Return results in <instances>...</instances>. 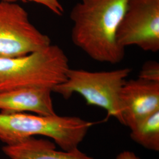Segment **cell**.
Wrapping results in <instances>:
<instances>
[{
    "instance_id": "6da1fadb",
    "label": "cell",
    "mask_w": 159,
    "mask_h": 159,
    "mask_svg": "<svg viewBox=\"0 0 159 159\" xmlns=\"http://www.w3.org/2000/svg\"><path fill=\"white\" fill-rule=\"evenodd\" d=\"M130 0H81L70 17L74 45L93 60L116 64L125 56L116 34Z\"/></svg>"
},
{
    "instance_id": "7a4b0ae2",
    "label": "cell",
    "mask_w": 159,
    "mask_h": 159,
    "mask_svg": "<svg viewBox=\"0 0 159 159\" xmlns=\"http://www.w3.org/2000/svg\"><path fill=\"white\" fill-rule=\"evenodd\" d=\"M70 68L68 58L57 45L29 54L0 58V92L21 88L52 89L63 83Z\"/></svg>"
},
{
    "instance_id": "3957f363",
    "label": "cell",
    "mask_w": 159,
    "mask_h": 159,
    "mask_svg": "<svg viewBox=\"0 0 159 159\" xmlns=\"http://www.w3.org/2000/svg\"><path fill=\"white\" fill-rule=\"evenodd\" d=\"M93 123L76 116L0 113V140L6 145L33 136L52 139L63 150L78 148Z\"/></svg>"
},
{
    "instance_id": "277c9868",
    "label": "cell",
    "mask_w": 159,
    "mask_h": 159,
    "mask_svg": "<svg viewBox=\"0 0 159 159\" xmlns=\"http://www.w3.org/2000/svg\"><path fill=\"white\" fill-rule=\"evenodd\" d=\"M131 69L128 67L107 71H89L69 68L66 80L56 86L52 91L68 100L74 93L83 97L87 104L106 110L123 123L120 93Z\"/></svg>"
},
{
    "instance_id": "5b68a950",
    "label": "cell",
    "mask_w": 159,
    "mask_h": 159,
    "mask_svg": "<svg viewBox=\"0 0 159 159\" xmlns=\"http://www.w3.org/2000/svg\"><path fill=\"white\" fill-rule=\"evenodd\" d=\"M50 44L49 37L30 22L22 7L0 1V58L23 56Z\"/></svg>"
},
{
    "instance_id": "8992f818",
    "label": "cell",
    "mask_w": 159,
    "mask_h": 159,
    "mask_svg": "<svg viewBox=\"0 0 159 159\" xmlns=\"http://www.w3.org/2000/svg\"><path fill=\"white\" fill-rule=\"evenodd\" d=\"M121 48L159 50V0H130L116 34Z\"/></svg>"
},
{
    "instance_id": "52a82bcc",
    "label": "cell",
    "mask_w": 159,
    "mask_h": 159,
    "mask_svg": "<svg viewBox=\"0 0 159 159\" xmlns=\"http://www.w3.org/2000/svg\"><path fill=\"white\" fill-rule=\"evenodd\" d=\"M123 123L130 129L159 110V83L137 78L125 81L120 93Z\"/></svg>"
},
{
    "instance_id": "ba28073f",
    "label": "cell",
    "mask_w": 159,
    "mask_h": 159,
    "mask_svg": "<svg viewBox=\"0 0 159 159\" xmlns=\"http://www.w3.org/2000/svg\"><path fill=\"white\" fill-rule=\"evenodd\" d=\"M51 89L47 88H21L0 92V110L2 113L25 111L39 115L55 114Z\"/></svg>"
},
{
    "instance_id": "9c48e42d",
    "label": "cell",
    "mask_w": 159,
    "mask_h": 159,
    "mask_svg": "<svg viewBox=\"0 0 159 159\" xmlns=\"http://www.w3.org/2000/svg\"><path fill=\"white\" fill-rule=\"evenodd\" d=\"M2 151L10 159H95L80 151L79 148L59 151L51 141L33 137L14 144L6 145Z\"/></svg>"
},
{
    "instance_id": "30bf717a",
    "label": "cell",
    "mask_w": 159,
    "mask_h": 159,
    "mask_svg": "<svg viewBox=\"0 0 159 159\" xmlns=\"http://www.w3.org/2000/svg\"><path fill=\"white\" fill-rule=\"evenodd\" d=\"M131 139L147 149L159 150V110L130 129Z\"/></svg>"
},
{
    "instance_id": "8fae6325",
    "label": "cell",
    "mask_w": 159,
    "mask_h": 159,
    "mask_svg": "<svg viewBox=\"0 0 159 159\" xmlns=\"http://www.w3.org/2000/svg\"><path fill=\"white\" fill-rule=\"evenodd\" d=\"M138 78L148 81L159 83V64L156 61H148L143 65Z\"/></svg>"
},
{
    "instance_id": "7c38bea8",
    "label": "cell",
    "mask_w": 159,
    "mask_h": 159,
    "mask_svg": "<svg viewBox=\"0 0 159 159\" xmlns=\"http://www.w3.org/2000/svg\"><path fill=\"white\" fill-rule=\"evenodd\" d=\"M18 1L23 2H33L45 6L50 11L57 16H63L64 10L63 6L60 4L58 0H0V1H5L8 2H16Z\"/></svg>"
},
{
    "instance_id": "4fadbf2b",
    "label": "cell",
    "mask_w": 159,
    "mask_h": 159,
    "mask_svg": "<svg viewBox=\"0 0 159 159\" xmlns=\"http://www.w3.org/2000/svg\"><path fill=\"white\" fill-rule=\"evenodd\" d=\"M116 159H141L136 156L134 153L125 150L119 154Z\"/></svg>"
}]
</instances>
